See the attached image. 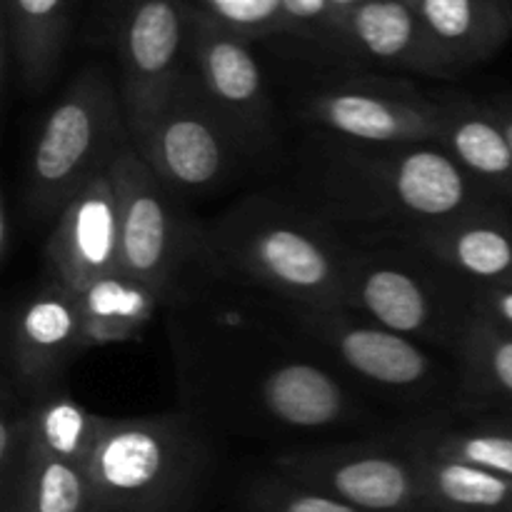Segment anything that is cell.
Here are the masks:
<instances>
[{"label":"cell","mask_w":512,"mask_h":512,"mask_svg":"<svg viewBox=\"0 0 512 512\" xmlns=\"http://www.w3.org/2000/svg\"><path fill=\"white\" fill-rule=\"evenodd\" d=\"M195 283L165 305L193 415L295 438L373 428L368 400L290 328L273 300V313L255 318L240 303L203 300Z\"/></svg>","instance_id":"cell-1"},{"label":"cell","mask_w":512,"mask_h":512,"mask_svg":"<svg viewBox=\"0 0 512 512\" xmlns=\"http://www.w3.org/2000/svg\"><path fill=\"white\" fill-rule=\"evenodd\" d=\"M313 185L320 198L315 210L355 240L393 238L500 203L438 143L325 138Z\"/></svg>","instance_id":"cell-2"},{"label":"cell","mask_w":512,"mask_h":512,"mask_svg":"<svg viewBox=\"0 0 512 512\" xmlns=\"http://www.w3.org/2000/svg\"><path fill=\"white\" fill-rule=\"evenodd\" d=\"M210 268L285 308H340L353 238L313 205L250 195L205 228Z\"/></svg>","instance_id":"cell-3"},{"label":"cell","mask_w":512,"mask_h":512,"mask_svg":"<svg viewBox=\"0 0 512 512\" xmlns=\"http://www.w3.org/2000/svg\"><path fill=\"white\" fill-rule=\"evenodd\" d=\"M278 308L290 328L360 395L408 410L413 420L458 410L460 370L455 355L405 338L343 305Z\"/></svg>","instance_id":"cell-4"},{"label":"cell","mask_w":512,"mask_h":512,"mask_svg":"<svg viewBox=\"0 0 512 512\" xmlns=\"http://www.w3.org/2000/svg\"><path fill=\"white\" fill-rule=\"evenodd\" d=\"M193 413L105 418L88 465L93 512H188L210 470Z\"/></svg>","instance_id":"cell-5"},{"label":"cell","mask_w":512,"mask_h":512,"mask_svg":"<svg viewBox=\"0 0 512 512\" xmlns=\"http://www.w3.org/2000/svg\"><path fill=\"white\" fill-rule=\"evenodd\" d=\"M133 145L118 83L103 65H85L43 115L23 173L30 218L55 220Z\"/></svg>","instance_id":"cell-6"},{"label":"cell","mask_w":512,"mask_h":512,"mask_svg":"<svg viewBox=\"0 0 512 512\" xmlns=\"http://www.w3.org/2000/svg\"><path fill=\"white\" fill-rule=\"evenodd\" d=\"M475 285L398 240H355L343 308L455 355L475 320Z\"/></svg>","instance_id":"cell-7"},{"label":"cell","mask_w":512,"mask_h":512,"mask_svg":"<svg viewBox=\"0 0 512 512\" xmlns=\"http://www.w3.org/2000/svg\"><path fill=\"white\" fill-rule=\"evenodd\" d=\"M113 178L120 195V270L158 290L168 305L210 268L205 228L133 145L115 160Z\"/></svg>","instance_id":"cell-8"},{"label":"cell","mask_w":512,"mask_h":512,"mask_svg":"<svg viewBox=\"0 0 512 512\" xmlns=\"http://www.w3.org/2000/svg\"><path fill=\"white\" fill-rule=\"evenodd\" d=\"M273 470L363 512H438L418 460L393 428L348 443L283 450Z\"/></svg>","instance_id":"cell-9"},{"label":"cell","mask_w":512,"mask_h":512,"mask_svg":"<svg viewBox=\"0 0 512 512\" xmlns=\"http://www.w3.org/2000/svg\"><path fill=\"white\" fill-rule=\"evenodd\" d=\"M133 148L178 198L220 188L250 155L190 68L135 130Z\"/></svg>","instance_id":"cell-10"},{"label":"cell","mask_w":512,"mask_h":512,"mask_svg":"<svg viewBox=\"0 0 512 512\" xmlns=\"http://www.w3.org/2000/svg\"><path fill=\"white\" fill-rule=\"evenodd\" d=\"M303 120L325 138L348 143H435L443 125V100L413 80L340 70L310 85L303 95Z\"/></svg>","instance_id":"cell-11"},{"label":"cell","mask_w":512,"mask_h":512,"mask_svg":"<svg viewBox=\"0 0 512 512\" xmlns=\"http://www.w3.org/2000/svg\"><path fill=\"white\" fill-rule=\"evenodd\" d=\"M190 0H110L108 38L130 138L188 68Z\"/></svg>","instance_id":"cell-12"},{"label":"cell","mask_w":512,"mask_h":512,"mask_svg":"<svg viewBox=\"0 0 512 512\" xmlns=\"http://www.w3.org/2000/svg\"><path fill=\"white\" fill-rule=\"evenodd\" d=\"M188 68L250 155L275 145L278 113L263 65L253 53V40L220 25L193 3Z\"/></svg>","instance_id":"cell-13"},{"label":"cell","mask_w":512,"mask_h":512,"mask_svg":"<svg viewBox=\"0 0 512 512\" xmlns=\"http://www.w3.org/2000/svg\"><path fill=\"white\" fill-rule=\"evenodd\" d=\"M85 353L75 290L45 278L5 313L3 375L20 395L60 383Z\"/></svg>","instance_id":"cell-14"},{"label":"cell","mask_w":512,"mask_h":512,"mask_svg":"<svg viewBox=\"0 0 512 512\" xmlns=\"http://www.w3.org/2000/svg\"><path fill=\"white\" fill-rule=\"evenodd\" d=\"M325 53L385 73L455 78L413 0H368L340 13Z\"/></svg>","instance_id":"cell-15"},{"label":"cell","mask_w":512,"mask_h":512,"mask_svg":"<svg viewBox=\"0 0 512 512\" xmlns=\"http://www.w3.org/2000/svg\"><path fill=\"white\" fill-rule=\"evenodd\" d=\"M45 263L48 278L70 290L120 270V195L113 168L60 210L45 245Z\"/></svg>","instance_id":"cell-16"},{"label":"cell","mask_w":512,"mask_h":512,"mask_svg":"<svg viewBox=\"0 0 512 512\" xmlns=\"http://www.w3.org/2000/svg\"><path fill=\"white\" fill-rule=\"evenodd\" d=\"M380 240L423 250L473 285H512V208L503 203Z\"/></svg>","instance_id":"cell-17"},{"label":"cell","mask_w":512,"mask_h":512,"mask_svg":"<svg viewBox=\"0 0 512 512\" xmlns=\"http://www.w3.org/2000/svg\"><path fill=\"white\" fill-rule=\"evenodd\" d=\"M443 125L435 143L488 195L512 208V145L488 100L440 93Z\"/></svg>","instance_id":"cell-18"},{"label":"cell","mask_w":512,"mask_h":512,"mask_svg":"<svg viewBox=\"0 0 512 512\" xmlns=\"http://www.w3.org/2000/svg\"><path fill=\"white\" fill-rule=\"evenodd\" d=\"M75 0H3V75L30 93L53 83L73 30Z\"/></svg>","instance_id":"cell-19"},{"label":"cell","mask_w":512,"mask_h":512,"mask_svg":"<svg viewBox=\"0 0 512 512\" xmlns=\"http://www.w3.org/2000/svg\"><path fill=\"white\" fill-rule=\"evenodd\" d=\"M450 73L493 60L512 40V0H413Z\"/></svg>","instance_id":"cell-20"},{"label":"cell","mask_w":512,"mask_h":512,"mask_svg":"<svg viewBox=\"0 0 512 512\" xmlns=\"http://www.w3.org/2000/svg\"><path fill=\"white\" fill-rule=\"evenodd\" d=\"M415 445L512 483V415L448 413L400 425Z\"/></svg>","instance_id":"cell-21"},{"label":"cell","mask_w":512,"mask_h":512,"mask_svg":"<svg viewBox=\"0 0 512 512\" xmlns=\"http://www.w3.org/2000/svg\"><path fill=\"white\" fill-rule=\"evenodd\" d=\"M75 300L83 323L85 353L133 343L153 323L158 310L165 308L158 290L125 270H115L75 290Z\"/></svg>","instance_id":"cell-22"},{"label":"cell","mask_w":512,"mask_h":512,"mask_svg":"<svg viewBox=\"0 0 512 512\" xmlns=\"http://www.w3.org/2000/svg\"><path fill=\"white\" fill-rule=\"evenodd\" d=\"M460 398L455 413L512 415V335L475 315L455 353Z\"/></svg>","instance_id":"cell-23"},{"label":"cell","mask_w":512,"mask_h":512,"mask_svg":"<svg viewBox=\"0 0 512 512\" xmlns=\"http://www.w3.org/2000/svg\"><path fill=\"white\" fill-rule=\"evenodd\" d=\"M28 403L35 453L88 465L103 430L105 415H95L68 390L65 380L23 395Z\"/></svg>","instance_id":"cell-24"},{"label":"cell","mask_w":512,"mask_h":512,"mask_svg":"<svg viewBox=\"0 0 512 512\" xmlns=\"http://www.w3.org/2000/svg\"><path fill=\"white\" fill-rule=\"evenodd\" d=\"M393 430L418 460L438 512H512V483L508 480L420 448L405 438L400 425Z\"/></svg>","instance_id":"cell-25"},{"label":"cell","mask_w":512,"mask_h":512,"mask_svg":"<svg viewBox=\"0 0 512 512\" xmlns=\"http://www.w3.org/2000/svg\"><path fill=\"white\" fill-rule=\"evenodd\" d=\"M0 512H93L88 470L33 450L13 505Z\"/></svg>","instance_id":"cell-26"},{"label":"cell","mask_w":512,"mask_h":512,"mask_svg":"<svg viewBox=\"0 0 512 512\" xmlns=\"http://www.w3.org/2000/svg\"><path fill=\"white\" fill-rule=\"evenodd\" d=\"M33 455L28 403L3 375L0 380V510L10 508Z\"/></svg>","instance_id":"cell-27"},{"label":"cell","mask_w":512,"mask_h":512,"mask_svg":"<svg viewBox=\"0 0 512 512\" xmlns=\"http://www.w3.org/2000/svg\"><path fill=\"white\" fill-rule=\"evenodd\" d=\"M243 505L248 512H363L335 495L295 483L275 470L255 475L245 485Z\"/></svg>","instance_id":"cell-28"},{"label":"cell","mask_w":512,"mask_h":512,"mask_svg":"<svg viewBox=\"0 0 512 512\" xmlns=\"http://www.w3.org/2000/svg\"><path fill=\"white\" fill-rule=\"evenodd\" d=\"M190 3L253 43L285 35V15L280 0H190Z\"/></svg>","instance_id":"cell-29"},{"label":"cell","mask_w":512,"mask_h":512,"mask_svg":"<svg viewBox=\"0 0 512 512\" xmlns=\"http://www.w3.org/2000/svg\"><path fill=\"white\" fill-rule=\"evenodd\" d=\"M285 15V35L318 50H328L338 13L330 0H280Z\"/></svg>","instance_id":"cell-30"},{"label":"cell","mask_w":512,"mask_h":512,"mask_svg":"<svg viewBox=\"0 0 512 512\" xmlns=\"http://www.w3.org/2000/svg\"><path fill=\"white\" fill-rule=\"evenodd\" d=\"M475 315L512 335V285H475Z\"/></svg>","instance_id":"cell-31"},{"label":"cell","mask_w":512,"mask_h":512,"mask_svg":"<svg viewBox=\"0 0 512 512\" xmlns=\"http://www.w3.org/2000/svg\"><path fill=\"white\" fill-rule=\"evenodd\" d=\"M15 248V218H13V205H10L8 195L0 198V260L3 265L10 263Z\"/></svg>","instance_id":"cell-32"},{"label":"cell","mask_w":512,"mask_h":512,"mask_svg":"<svg viewBox=\"0 0 512 512\" xmlns=\"http://www.w3.org/2000/svg\"><path fill=\"white\" fill-rule=\"evenodd\" d=\"M485 100H488L490 110H493L495 118H498L500 125L505 128V135H508L512 145V93H495Z\"/></svg>","instance_id":"cell-33"},{"label":"cell","mask_w":512,"mask_h":512,"mask_svg":"<svg viewBox=\"0 0 512 512\" xmlns=\"http://www.w3.org/2000/svg\"><path fill=\"white\" fill-rule=\"evenodd\" d=\"M363 3H368V0H330V5H333V10L338 15L345 13V10L355 8V5H363Z\"/></svg>","instance_id":"cell-34"}]
</instances>
